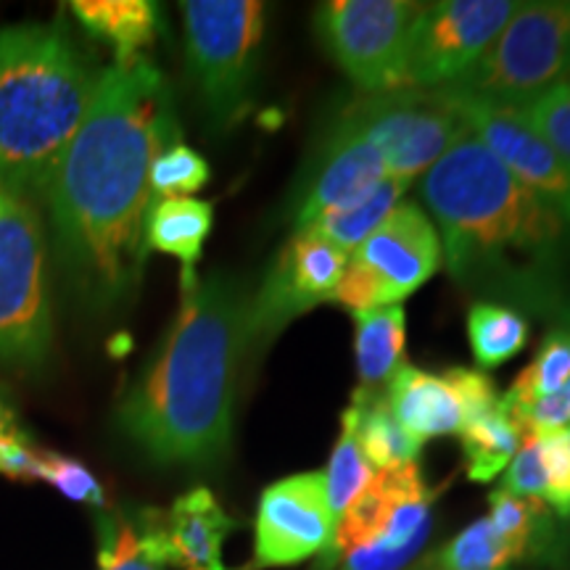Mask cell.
Segmentation results:
<instances>
[{
  "label": "cell",
  "instance_id": "obj_1",
  "mask_svg": "<svg viewBox=\"0 0 570 570\" xmlns=\"http://www.w3.org/2000/svg\"><path fill=\"white\" fill-rule=\"evenodd\" d=\"M180 140L164 75L142 56L104 69L96 98L46 190L51 252L85 315L130 306L146 269L151 164Z\"/></svg>",
  "mask_w": 570,
  "mask_h": 570
},
{
  "label": "cell",
  "instance_id": "obj_2",
  "mask_svg": "<svg viewBox=\"0 0 570 570\" xmlns=\"http://www.w3.org/2000/svg\"><path fill=\"white\" fill-rule=\"evenodd\" d=\"M420 194L462 294L570 325V225L473 132L428 169Z\"/></svg>",
  "mask_w": 570,
  "mask_h": 570
},
{
  "label": "cell",
  "instance_id": "obj_3",
  "mask_svg": "<svg viewBox=\"0 0 570 570\" xmlns=\"http://www.w3.org/2000/svg\"><path fill=\"white\" fill-rule=\"evenodd\" d=\"M248 285L214 269L183 291L173 327L117 410L119 431L164 468H214L230 454Z\"/></svg>",
  "mask_w": 570,
  "mask_h": 570
},
{
  "label": "cell",
  "instance_id": "obj_4",
  "mask_svg": "<svg viewBox=\"0 0 570 570\" xmlns=\"http://www.w3.org/2000/svg\"><path fill=\"white\" fill-rule=\"evenodd\" d=\"M101 75L63 17L0 30V180L35 206L46 202Z\"/></svg>",
  "mask_w": 570,
  "mask_h": 570
},
{
  "label": "cell",
  "instance_id": "obj_5",
  "mask_svg": "<svg viewBox=\"0 0 570 570\" xmlns=\"http://www.w3.org/2000/svg\"><path fill=\"white\" fill-rule=\"evenodd\" d=\"M185 56L214 132L246 119L254 104L267 9L256 0H185Z\"/></svg>",
  "mask_w": 570,
  "mask_h": 570
},
{
  "label": "cell",
  "instance_id": "obj_6",
  "mask_svg": "<svg viewBox=\"0 0 570 570\" xmlns=\"http://www.w3.org/2000/svg\"><path fill=\"white\" fill-rule=\"evenodd\" d=\"M53 344L48 244L38 206L0 180V362L42 367Z\"/></svg>",
  "mask_w": 570,
  "mask_h": 570
},
{
  "label": "cell",
  "instance_id": "obj_7",
  "mask_svg": "<svg viewBox=\"0 0 570 570\" xmlns=\"http://www.w3.org/2000/svg\"><path fill=\"white\" fill-rule=\"evenodd\" d=\"M570 75V0L518 3L504 30L462 80L460 96L518 106Z\"/></svg>",
  "mask_w": 570,
  "mask_h": 570
},
{
  "label": "cell",
  "instance_id": "obj_8",
  "mask_svg": "<svg viewBox=\"0 0 570 570\" xmlns=\"http://www.w3.org/2000/svg\"><path fill=\"white\" fill-rule=\"evenodd\" d=\"M354 127L381 154L386 177L410 185L468 135V125L449 92L399 88L360 92L333 114Z\"/></svg>",
  "mask_w": 570,
  "mask_h": 570
},
{
  "label": "cell",
  "instance_id": "obj_9",
  "mask_svg": "<svg viewBox=\"0 0 570 570\" xmlns=\"http://www.w3.org/2000/svg\"><path fill=\"white\" fill-rule=\"evenodd\" d=\"M441 267V238L433 219L415 202L396 204L383 225L348 254L331 304L348 312L394 306L410 298Z\"/></svg>",
  "mask_w": 570,
  "mask_h": 570
},
{
  "label": "cell",
  "instance_id": "obj_10",
  "mask_svg": "<svg viewBox=\"0 0 570 570\" xmlns=\"http://www.w3.org/2000/svg\"><path fill=\"white\" fill-rule=\"evenodd\" d=\"M423 9L415 0H333L317 6L315 35L356 90H396Z\"/></svg>",
  "mask_w": 570,
  "mask_h": 570
},
{
  "label": "cell",
  "instance_id": "obj_11",
  "mask_svg": "<svg viewBox=\"0 0 570 570\" xmlns=\"http://www.w3.org/2000/svg\"><path fill=\"white\" fill-rule=\"evenodd\" d=\"M515 9V0L425 3L412 30L399 88L441 90L462 80L504 30Z\"/></svg>",
  "mask_w": 570,
  "mask_h": 570
},
{
  "label": "cell",
  "instance_id": "obj_12",
  "mask_svg": "<svg viewBox=\"0 0 570 570\" xmlns=\"http://www.w3.org/2000/svg\"><path fill=\"white\" fill-rule=\"evenodd\" d=\"M348 254L312 230H296L275 254L259 288L248 302V356L256 360L281 338L294 320L331 304Z\"/></svg>",
  "mask_w": 570,
  "mask_h": 570
},
{
  "label": "cell",
  "instance_id": "obj_13",
  "mask_svg": "<svg viewBox=\"0 0 570 570\" xmlns=\"http://www.w3.org/2000/svg\"><path fill=\"white\" fill-rule=\"evenodd\" d=\"M336 520L325 497V473H294L262 491L254 518L252 570L291 568L331 547Z\"/></svg>",
  "mask_w": 570,
  "mask_h": 570
},
{
  "label": "cell",
  "instance_id": "obj_14",
  "mask_svg": "<svg viewBox=\"0 0 570 570\" xmlns=\"http://www.w3.org/2000/svg\"><path fill=\"white\" fill-rule=\"evenodd\" d=\"M444 90L458 104L468 130L497 156L499 164L570 225V164L520 117L515 106Z\"/></svg>",
  "mask_w": 570,
  "mask_h": 570
},
{
  "label": "cell",
  "instance_id": "obj_15",
  "mask_svg": "<svg viewBox=\"0 0 570 570\" xmlns=\"http://www.w3.org/2000/svg\"><path fill=\"white\" fill-rule=\"evenodd\" d=\"M383 180L386 167L373 142L362 138L354 127L331 117L291 196L288 209L294 230L309 227L320 214L362 202Z\"/></svg>",
  "mask_w": 570,
  "mask_h": 570
},
{
  "label": "cell",
  "instance_id": "obj_16",
  "mask_svg": "<svg viewBox=\"0 0 570 570\" xmlns=\"http://www.w3.org/2000/svg\"><path fill=\"white\" fill-rule=\"evenodd\" d=\"M433 497L436 494L425 487L417 465L377 470V475L370 479L360 497L338 518L331 547L323 552L317 570L336 568L352 552L386 537L412 508Z\"/></svg>",
  "mask_w": 570,
  "mask_h": 570
},
{
  "label": "cell",
  "instance_id": "obj_17",
  "mask_svg": "<svg viewBox=\"0 0 570 570\" xmlns=\"http://www.w3.org/2000/svg\"><path fill=\"white\" fill-rule=\"evenodd\" d=\"M235 529V518L227 515L209 489L185 491L161 512L167 562L180 570H227L223 547Z\"/></svg>",
  "mask_w": 570,
  "mask_h": 570
},
{
  "label": "cell",
  "instance_id": "obj_18",
  "mask_svg": "<svg viewBox=\"0 0 570 570\" xmlns=\"http://www.w3.org/2000/svg\"><path fill=\"white\" fill-rule=\"evenodd\" d=\"M389 407L417 441L454 436L462 428V402L444 373L402 365L389 381Z\"/></svg>",
  "mask_w": 570,
  "mask_h": 570
},
{
  "label": "cell",
  "instance_id": "obj_19",
  "mask_svg": "<svg viewBox=\"0 0 570 570\" xmlns=\"http://www.w3.org/2000/svg\"><path fill=\"white\" fill-rule=\"evenodd\" d=\"M98 570H164L161 510H106L98 512Z\"/></svg>",
  "mask_w": 570,
  "mask_h": 570
},
{
  "label": "cell",
  "instance_id": "obj_20",
  "mask_svg": "<svg viewBox=\"0 0 570 570\" xmlns=\"http://www.w3.org/2000/svg\"><path fill=\"white\" fill-rule=\"evenodd\" d=\"M69 11L90 38L111 48L114 63L142 59L161 30L159 6L148 0H75Z\"/></svg>",
  "mask_w": 570,
  "mask_h": 570
},
{
  "label": "cell",
  "instance_id": "obj_21",
  "mask_svg": "<svg viewBox=\"0 0 570 570\" xmlns=\"http://www.w3.org/2000/svg\"><path fill=\"white\" fill-rule=\"evenodd\" d=\"M214 225V206L202 198H161L151 204L146 223L148 252H161L180 259L183 291L198 281L196 265Z\"/></svg>",
  "mask_w": 570,
  "mask_h": 570
},
{
  "label": "cell",
  "instance_id": "obj_22",
  "mask_svg": "<svg viewBox=\"0 0 570 570\" xmlns=\"http://www.w3.org/2000/svg\"><path fill=\"white\" fill-rule=\"evenodd\" d=\"M354 362L360 389L381 391L399 367L407 348V315L404 306H377L354 312Z\"/></svg>",
  "mask_w": 570,
  "mask_h": 570
},
{
  "label": "cell",
  "instance_id": "obj_23",
  "mask_svg": "<svg viewBox=\"0 0 570 570\" xmlns=\"http://www.w3.org/2000/svg\"><path fill=\"white\" fill-rule=\"evenodd\" d=\"M352 407L356 412V439H360L362 454H365L370 468L389 470L417 465L423 441L407 433V428L394 417L386 394L356 389Z\"/></svg>",
  "mask_w": 570,
  "mask_h": 570
},
{
  "label": "cell",
  "instance_id": "obj_24",
  "mask_svg": "<svg viewBox=\"0 0 570 570\" xmlns=\"http://www.w3.org/2000/svg\"><path fill=\"white\" fill-rule=\"evenodd\" d=\"M458 436L465 473L475 483L494 481L502 470H508L520 444H523V431L510 417V412L502 407V399L494 410L462 420Z\"/></svg>",
  "mask_w": 570,
  "mask_h": 570
},
{
  "label": "cell",
  "instance_id": "obj_25",
  "mask_svg": "<svg viewBox=\"0 0 570 570\" xmlns=\"http://www.w3.org/2000/svg\"><path fill=\"white\" fill-rule=\"evenodd\" d=\"M520 560H525V554L515 541L504 539L489 518H479L420 560L415 570H508L510 562Z\"/></svg>",
  "mask_w": 570,
  "mask_h": 570
},
{
  "label": "cell",
  "instance_id": "obj_26",
  "mask_svg": "<svg viewBox=\"0 0 570 570\" xmlns=\"http://www.w3.org/2000/svg\"><path fill=\"white\" fill-rule=\"evenodd\" d=\"M468 341L479 367L494 370L529 346L531 323L510 306L475 302L468 312Z\"/></svg>",
  "mask_w": 570,
  "mask_h": 570
},
{
  "label": "cell",
  "instance_id": "obj_27",
  "mask_svg": "<svg viewBox=\"0 0 570 570\" xmlns=\"http://www.w3.org/2000/svg\"><path fill=\"white\" fill-rule=\"evenodd\" d=\"M404 190H407V185L386 177V180L377 185L367 198H362V202H356L352 206H344V209L320 214L315 223L304 227V230L323 235L325 240H331L333 246L341 248V252L352 254L354 248L365 244L370 235L383 225V219L396 209Z\"/></svg>",
  "mask_w": 570,
  "mask_h": 570
},
{
  "label": "cell",
  "instance_id": "obj_28",
  "mask_svg": "<svg viewBox=\"0 0 570 570\" xmlns=\"http://www.w3.org/2000/svg\"><path fill=\"white\" fill-rule=\"evenodd\" d=\"M433 499L412 508L386 537L362 547L338 562V570H402L417 558L431 537Z\"/></svg>",
  "mask_w": 570,
  "mask_h": 570
},
{
  "label": "cell",
  "instance_id": "obj_29",
  "mask_svg": "<svg viewBox=\"0 0 570 570\" xmlns=\"http://www.w3.org/2000/svg\"><path fill=\"white\" fill-rule=\"evenodd\" d=\"M373 468L362 454L360 439H356V412L352 404L341 412V433L331 452V462L325 470V497L333 520L344 515L348 504L360 497V491L373 479Z\"/></svg>",
  "mask_w": 570,
  "mask_h": 570
},
{
  "label": "cell",
  "instance_id": "obj_30",
  "mask_svg": "<svg viewBox=\"0 0 570 570\" xmlns=\"http://www.w3.org/2000/svg\"><path fill=\"white\" fill-rule=\"evenodd\" d=\"M570 381V325L550 327L544 341H541L533 360L520 370L510 391V399H541L560 394Z\"/></svg>",
  "mask_w": 570,
  "mask_h": 570
},
{
  "label": "cell",
  "instance_id": "obj_31",
  "mask_svg": "<svg viewBox=\"0 0 570 570\" xmlns=\"http://www.w3.org/2000/svg\"><path fill=\"white\" fill-rule=\"evenodd\" d=\"M212 169L209 161L204 159L196 148L185 146L183 140L173 142L156 156L151 164V198L161 202V198H185L194 196L209 183Z\"/></svg>",
  "mask_w": 570,
  "mask_h": 570
},
{
  "label": "cell",
  "instance_id": "obj_32",
  "mask_svg": "<svg viewBox=\"0 0 570 570\" xmlns=\"http://www.w3.org/2000/svg\"><path fill=\"white\" fill-rule=\"evenodd\" d=\"M27 479L51 483L56 491H61V494L71 499V502L90 504V508L98 510H104L106 502H109L96 475H92L82 462L71 460L67 454L59 452H40V449H35L30 470H27Z\"/></svg>",
  "mask_w": 570,
  "mask_h": 570
},
{
  "label": "cell",
  "instance_id": "obj_33",
  "mask_svg": "<svg viewBox=\"0 0 570 570\" xmlns=\"http://www.w3.org/2000/svg\"><path fill=\"white\" fill-rule=\"evenodd\" d=\"M515 109L570 164V80L541 90Z\"/></svg>",
  "mask_w": 570,
  "mask_h": 570
},
{
  "label": "cell",
  "instance_id": "obj_34",
  "mask_svg": "<svg viewBox=\"0 0 570 570\" xmlns=\"http://www.w3.org/2000/svg\"><path fill=\"white\" fill-rule=\"evenodd\" d=\"M539 446L547 475L544 504L560 518H570V425L541 433Z\"/></svg>",
  "mask_w": 570,
  "mask_h": 570
},
{
  "label": "cell",
  "instance_id": "obj_35",
  "mask_svg": "<svg viewBox=\"0 0 570 570\" xmlns=\"http://www.w3.org/2000/svg\"><path fill=\"white\" fill-rule=\"evenodd\" d=\"M502 489L515 497L539 499V502H544L547 475L544 462H541L539 436H523V444H520L518 454L512 458L508 470H504Z\"/></svg>",
  "mask_w": 570,
  "mask_h": 570
},
{
  "label": "cell",
  "instance_id": "obj_36",
  "mask_svg": "<svg viewBox=\"0 0 570 570\" xmlns=\"http://www.w3.org/2000/svg\"><path fill=\"white\" fill-rule=\"evenodd\" d=\"M444 377L452 383L462 402V420L494 410L499 404L494 381L483 370L470 367H446Z\"/></svg>",
  "mask_w": 570,
  "mask_h": 570
},
{
  "label": "cell",
  "instance_id": "obj_37",
  "mask_svg": "<svg viewBox=\"0 0 570 570\" xmlns=\"http://www.w3.org/2000/svg\"><path fill=\"white\" fill-rule=\"evenodd\" d=\"M24 439H30V436H27V433L19 428L17 412H13L11 404L0 396V454H3L6 446L17 444V441H24Z\"/></svg>",
  "mask_w": 570,
  "mask_h": 570
},
{
  "label": "cell",
  "instance_id": "obj_38",
  "mask_svg": "<svg viewBox=\"0 0 570 570\" xmlns=\"http://www.w3.org/2000/svg\"><path fill=\"white\" fill-rule=\"evenodd\" d=\"M562 394H566V396L570 399V381H568V386H566V389H562Z\"/></svg>",
  "mask_w": 570,
  "mask_h": 570
},
{
  "label": "cell",
  "instance_id": "obj_39",
  "mask_svg": "<svg viewBox=\"0 0 570 570\" xmlns=\"http://www.w3.org/2000/svg\"><path fill=\"white\" fill-rule=\"evenodd\" d=\"M244 570H252V566H248V568H244Z\"/></svg>",
  "mask_w": 570,
  "mask_h": 570
}]
</instances>
